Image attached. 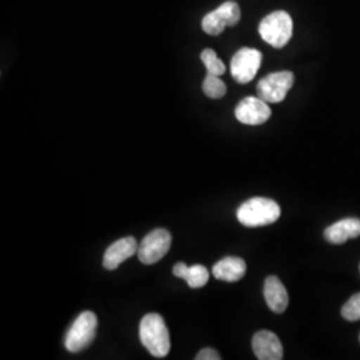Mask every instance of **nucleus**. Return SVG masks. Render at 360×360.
Returning <instances> with one entry per match:
<instances>
[{
	"label": "nucleus",
	"mask_w": 360,
	"mask_h": 360,
	"mask_svg": "<svg viewBox=\"0 0 360 360\" xmlns=\"http://www.w3.org/2000/svg\"><path fill=\"white\" fill-rule=\"evenodd\" d=\"M203 91L208 98L211 99H220L226 95L227 87L224 84V82L217 77V75H211L208 74L205 82H203Z\"/></svg>",
	"instance_id": "17"
},
{
	"label": "nucleus",
	"mask_w": 360,
	"mask_h": 360,
	"mask_svg": "<svg viewBox=\"0 0 360 360\" xmlns=\"http://www.w3.org/2000/svg\"><path fill=\"white\" fill-rule=\"evenodd\" d=\"M139 245L135 238L127 236L116 240L115 243L110 245L104 252L103 266L105 270H116L123 262L138 254Z\"/></svg>",
	"instance_id": "10"
},
{
	"label": "nucleus",
	"mask_w": 360,
	"mask_h": 360,
	"mask_svg": "<svg viewBox=\"0 0 360 360\" xmlns=\"http://www.w3.org/2000/svg\"><path fill=\"white\" fill-rule=\"evenodd\" d=\"M98 318L94 312H82L65 335V346L70 352H80L90 346L95 339Z\"/></svg>",
	"instance_id": "4"
},
{
	"label": "nucleus",
	"mask_w": 360,
	"mask_h": 360,
	"mask_svg": "<svg viewBox=\"0 0 360 360\" xmlns=\"http://www.w3.org/2000/svg\"><path fill=\"white\" fill-rule=\"evenodd\" d=\"M171 233L165 229H156L150 232L138 248V257L144 264H155L166 257L171 247Z\"/></svg>",
	"instance_id": "7"
},
{
	"label": "nucleus",
	"mask_w": 360,
	"mask_h": 360,
	"mask_svg": "<svg viewBox=\"0 0 360 360\" xmlns=\"http://www.w3.org/2000/svg\"><path fill=\"white\" fill-rule=\"evenodd\" d=\"M196 360H220L221 356L219 355L218 351L212 349V348H203L202 351L198 352V355L195 356Z\"/></svg>",
	"instance_id": "19"
},
{
	"label": "nucleus",
	"mask_w": 360,
	"mask_h": 360,
	"mask_svg": "<svg viewBox=\"0 0 360 360\" xmlns=\"http://www.w3.org/2000/svg\"><path fill=\"white\" fill-rule=\"evenodd\" d=\"M247 266L240 257H223L212 267L214 276L223 282H238L245 275Z\"/></svg>",
	"instance_id": "13"
},
{
	"label": "nucleus",
	"mask_w": 360,
	"mask_h": 360,
	"mask_svg": "<svg viewBox=\"0 0 360 360\" xmlns=\"http://www.w3.org/2000/svg\"><path fill=\"white\" fill-rule=\"evenodd\" d=\"M238 220L245 227H263L275 223L281 217L279 205L269 198H251L236 211Z\"/></svg>",
	"instance_id": "2"
},
{
	"label": "nucleus",
	"mask_w": 360,
	"mask_h": 360,
	"mask_svg": "<svg viewBox=\"0 0 360 360\" xmlns=\"http://www.w3.org/2000/svg\"><path fill=\"white\" fill-rule=\"evenodd\" d=\"M360 236V219L346 218L336 221L324 230V238L331 245H343L348 239Z\"/></svg>",
	"instance_id": "12"
},
{
	"label": "nucleus",
	"mask_w": 360,
	"mask_h": 360,
	"mask_svg": "<svg viewBox=\"0 0 360 360\" xmlns=\"http://www.w3.org/2000/svg\"><path fill=\"white\" fill-rule=\"evenodd\" d=\"M139 336L143 346L155 358L167 356L171 348L169 334L165 319L159 314H147L139 326Z\"/></svg>",
	"instance_id": "1"
},
{
	"label": "nucleus",
	"mask_w": 360,
	"mask_h": 360,
	"mask_svg": "<svg viewBox=\"0 0 360 360\" xmlns=\"http://www.w3.org/2000/svg\"><path fill=\"white\" fill-rule=\"evenodd\" d=\"M200 59L203 65H206L207 72L211 75L221 77L226 72V65L220 60L217 52L211 49H206L200 53Z\"/></svg>",
	"instance_id": "16"
},
{
	"label": "nucleus",
	"mask_w": 360,
	"mask_h": 360,
	"mask_svg": "<svg viewBox=\"0 0 360 360\" xmlns=\"http://www.w3.org/2000/svg\"><path fill=\"white\" fill-rule=\"evenodd\" d=\"M242 11L236 1L229 0L223 3L217 10L207 13L202 20V28L203 31L211 35L218 37L226 27L236 26L240 22Z\"/></svg>",
	"instance_id": "6"
},
{
	"label": "nucleus",
	"mask_w": 360,
	"mask_h": 360,
	"mask_svg": "<svg viewBox=\"0 0 360 360\" xmlns=\"http://www.w3.org/2000/svg\"><path fill=\"white\" fill-rule=\"evenodd\" d=\"M359 340H360V335H359Z\"/></svg>",
	"instance_id": "20"
},
{
	"label": "nucleus",
	"mask_w": 360,
	"mask_h": 360,
	"mask_svg": "<svg viewBox=\"0 0 360 360\" xmlns=\"http://www.w3.org/2000/svg\"><path fill=\"white\" fill-rule=\"evenodd\" d=\"M263 55L255 49L245 47L233 55L231 60V75L238 83L247 84L257 77L262 65Z\"/></svg>",
	"instance_id": "8"
},
{
	"label": "nucleus",
	"mask_w": 360,
	"mask_h": 360,
	"mask_svg": "<svg viewBox=\"0 0 360 360\" xmlns=\"http://www.w3.org/2000/svg\"><path fill=\"white\" fill-rule=\"evenodd\" d=\"M264 297L272 312L282 314L288 306V294L284 284L276 276H269L264 282Z\"/></svg>",
	"instance_id": "14"
},
{
	"label": "nucleus",
	"mask_w": 360,
	"mask_h": 360,
	"mask_svg": "<svg viewBox=\"0 0 360 360\" xmlns=\"http://www.w3.org/2000/svg\"><path fill=\"white\" fill-rule=\"evenodd\" d=\"M292 18L285 11L269 13L259 25V34L262 39L275 49L284 47L292 38Z\"/></svg>",
	"instance_id": "3"
},
{
	"label": "nucleus",
	"mask_w": 360,
	"mask_h": 360,
	"mask_svg": "<svg viewBox=\"0 0 360 360\" xmlns=\"http://www.w3.org/2000/svg\"><path fill=\"white\" fill-rule=\"evenodd\" d=\"M295 77L291 71H279L263 77L257 83V96L267 103H281L292 89Z\"/></svg>",
	"instance_id": "5"
},
{
	"label": "nucleus",
	"mask_w": 360,
	"mask_h": 360,
	"mask_svg": "<svg viewBox=\"0 0 360 360\" xmlns=\"http://www.w3.org/2000/svg\"><path fill=\"white\" fill-rule=\"evenodd\" d=\"M172 274L178 278L184 279L187 284L191 288H200L205 287L208 279H210V274L205 266L202 264H195V266H187L186 263L180 262L178 264L174 266Z\"/></svg>",
	"instance_id": "15"
},
{
	"label": "nucleus",
	"mask_w": 360,
	"mask_h": 360,
	"mask_svg": "<svg viewBox=\"0 0 360 360\" xmlns=\"http://www.w3.org/2000/svg\"><path fill=\"white\" fill-rule=\"evenodd\" d=\"M342 316L348 322L360 321V292L348 299L342 309Z\"/></svg>",
	"instance_id": "18"
},
{
	"label": "nucleus",
	"mask_w": 360,
	"mask_h": 360,
	"mask_svg": "<svg viewBox=\"0 0 360 360\" xmlns=\"http://www.w3.org/2000/svg\"><path fill=\"white\" fill-rule=\"evenodd\" d=\"M235 116L243 124L259 126L270 119V105L259 96H247L236 105Z\"/></svg>",
	"instance_id": "9"
},
{
	"label": "nucleus",
	"mask_w": 360,
	"mask_h": 360,
	"mask_svg": "<svg viewBox=\"0 0 360 360\" xmlns=\"http://www.w3.org/2000/svg\"><path fill=\"white\" fill-rule=\"evenodd\" d=\"M252 349L259 360L283 359V346L276 334L259 331L252 338Z\"/></svg>",
	"instance_id": "11"
}]
</instances>
